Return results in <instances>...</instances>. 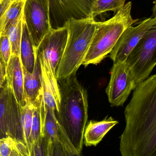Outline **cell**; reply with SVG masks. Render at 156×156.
<instances>
[{
    "instance_id": "6da1fadb",
    "label": "cell",
    "mask_w": 156,
    "mask_h": 156,
    "mask_svg": "<svg viewBox=\"0 0 156 156\" xmlns=\"http://www.w3.org/2000/svg\"><path fill=\"white\" fill-rule=\"evenodd\" d=\"M126 125L121 135L122 156H156V102L133 97L125 110Z\"/></svg>"
},
{
    "instance_id": "7a4b0ae2",
    "label": "cell",
    "mask_w": 156,
    "mask_h": 156,
    "mask_svg": "<svg viewBox=\"0 0 156 156\" xmlns=\"http://www.w3.org/2000/svg\"><path fill=\"white\" fill-rule=\"evenodd\" d=\"M58 82L60 100L56 117L71 144L81 154L88 119L87 92L77 79L76 74Z\"/></svg>"
},
{
    "instance_id": "3957f363",
    "label": "cell",
    "mask_w": 156,
    "mask_h": 156,
    "mask_svg": "<svg viewBox=\"0 0 156 156\" xmlns=\"http://www.w3.org/2000/svg\"><path fill=\"white\" fill-rule=\"evenodd\" d=\"M95 23L96 20L91 16L71 19L66 22L67 37L57 70L58 81L76 75L82 65L95 32Z\"/></svg>"
},
{
    "instance_id": "277c9868",
    "label": "cell",
    "mask_w": 156,
    "mask_h": 156,
    "mask_svg": "<svg viewBox=\"0 0 156 156\" xmlns=\"http://www.w3.org/2000/svg\"><path fill=\"white\" fill-rule=\"evenodd\" d=\"M132 2H128L111 18L96 21L95 32L82 65H98L110 54L124 31L137 22L132 16Z\"/></svg>"
},
{
    "instance_id": "5b68a950",
    "label": "cell",
    "mask_w": 156,
    "mask_h": 156,
    "mask_svg": "<svg viewBox=\"0 0 156 156\" xmlns=\"http://www.w3.org/2000/svg\"><path fill=\"white\" fill-rule=\"evenodd\" d=\"M67 37L66 26L52 28L44 37L35 51L40 61L41 69L45 73L53 89L60 94L56 77L57 70L64 53Z\"/></svg>"
},
{
    "instance_id": "8992f818",
    "label": "cell",
    "mask_w": 156,
    "mask_h": 156,
    "mask_svg": "<svg viewBox=\"0 0 156 156\" xmlns=\"http://www.w3.org/2000/svg\"><path fill=\"white\" fill-rule=\"evenodd\" d=\"M156 25L149 29L125 60L136 85L146 80L156 64Z\"/></svg>"
},
{
    "instance_id": "52a82bcc",
    "label": "cell",
    "mask_w": 156,
    "mask_h": 156,
    "mask_svg": "<svg viewBox=\"0 0 156 156\" xmlns=\"http://www.w3.org/2000/svg\"><path fill=\"white\" fill-rule=\"evenodd\" d=\"M23 20L31 35L35 51L44 37L53 28L49 0H25Z\"/></svg>"
},
{
    "instance_id": "ba28073f",
    "label": "cell",
    "mask_w": 156,
    "mask_h": 156,
    "mask_svg": "<svg viewBox=\"0 0 156 156\" xmlns=\"http://www.w3.org/2000/svg\"><path fill=\"white\" fill-rule=\"evenodd\" d=\"M111 75L106 89L109 102L112 106H123L137 86L125 61L114 63Z\"/></svg>"
},
{
    "instance_id": "9c48e42d",
    "label": "cell",
    "mask_w": 156,
    "mask_h": 156,
    "mask_svg": "<svg viewBox=\"0 0 156 156\" xmlns=\"http://www.w3.org/2000/svg\"><path fill=\"white\" fill-rule=\"evenodd\" d=\"M94 0H49L50 15L54 28L64 26L71 19H81L91 16V9Z\"/></svg>"
},
{
    "instance_id": "30bf717a",
    "label": "cell",
    "mask_w": 156,
    "mask_h": 156,
    "mask_svg": "<svg viewBox=\"0 0 156 156\" xmlns=\"http://www.w3.org/2000/svg\"><path fill=\"white\" fill-rule=\"evenodd\" d=\"M156 25V18L145 19L136 26H130L122 34L110 53L114 63L125 61L128 55L147 32Z\"/></svg>"
},
{
    "instance_id": "8fae6325",
    "label": "cell",
    "mask_w": 156,
    "mask_h": 156,
    "mask_svg": "<svg viewBox=\"0 0 156 156\" xmlns=\"http://www.w3.org/2000/svg\"><path fill=\"white\" fill-rule=\"evenodd\" d=\"M0 120L9 128L14 138L23 141L21 106L6 83L0 94Z\"/></svg>"
},
{
    "instance_id": "7c38bea8",
    "label": "cell",
    "mask_w": 156,
    "mask_h": 156,
    "mask_svg": "<svg viewBox=\"0 0 156 156\" xmlns=\"http://www.w3.org/2000/svg\"><path fill=\"white\" fill-rule=\"evenodd\" d=\"M6 84L11 89L18 104H24L23 68L20 56L12 55L5 69Z\"/></svg>"
},
{
    "instance_id": "4fadbf2b",
    "label": "cell",
    "mask_w": 156,
    "mask_h": 156,
    "mask_svg": "<svg viewBox=\"0 0 156 156\" xmlns=\"http://www.w3.org/2000/svg\"><path fill=\"white\" fill-rule=\"evenodd\" d=\"M24 101L34 103L42 92V72L40 61L35 55L34 66L32 73L23 68Z\"/></svg>"
},
{
    "instance_id": "5bb4252c",
    "label": "cell",
    "mask_w": 156,
    "mask_h": 156,
    "mask_svg": "<svg viewBox=\"0 0 156 156\" xmlns=\"http://www.w3.org/2000/svg\"><path fill=\"white\" fill-rule=\"evenodd\" d=\"M118 123V121L112 117L105 118L101 121L91 120L85 127L83 144L87 147H96L106 134Z\"/></svg>"
},
{
    "instance_id": "9a60e30c",
    "label": "cell",
    "mask_w": 156,
    "mask_h": 156,
    "mask_svg": "<svg viewBox=\"0 0 156 156\" xmlns=\"http://www.w3.org/2000/svg\"><path fill=\"white\" fill-rule=\"evenodd\" d=\"M20 58L23 67L32 73L35 61V48L31 35L24 20L20 44Z\"/></svg>"
},
{
    "instance_id": "2e32d148",
    "label": "cell",
    "mask_w": 156,
    "mask_h": 156,
    "mask_svg": "<svg viewBox=\"0 0 156 156\" xmlns=\"http://www.w3.org/2000/svg\"><path fill=\"white\" fill-rule=\"evenodd\" d=\"M25 1L12 2L0 18V35H6L9 27L23 17Z\"/></svg>"
},
{
    "instance_id": "e0dca14e",
    "label": "cell",
    "mask_w": 156,
    "mask_h": 156,
    "mask_svg": "<svg viewBox=\"0 0 156 156\" xmlns=\"http://www.w3.org/2000/svg\"><path fill=\"white\" fill-rule=\"evenodd\" d=\"M34 109V104L28 102H25L24 104L21 106V125L23 141L30 154L32 151L31 134Z\"/></svg>"
},
{
    "instance_id": "ac0fdd59",
    "label": "cell",
    "mask_w": 156,
    "mask_h": 156,
    "mask_svg": "<svg viewBox=\"0 0 156 156\" xmlns=\"http://www.w3.org/2000/svg\"><path fill=\"white\" fill-rule=\"evenodd\" d=\"M0 156H30L24 143L8 136L0 139Z\"/></svg>"
},
{
    "instance_id": "d6986e66",
    "label": "cell",
    "mask_w": 156,
    "mask_h": 156,
    "mask_svg": "<svg viewBox=\"0 0 156 156\" xmlns=\"http://www.w3.org/2000/svg\"><path fill=\"white\" fill-rule=\"evenodd\" d=\"M127 0H94L91 9V16H96L108 12L116 13L125 5Z\"/></svg>"
},
{
    "instance_id": "ffe728a7",
    "label": "cell",
    "mask_w": 156,
    "mask_h": 156,
    "mask_svg": "<svg viewBox=\"0 0 156 156\" xmlns=\"http://www.w3.org/2000/svg\"><path fill=\"white\" fill-rule=\"evenodd\" d=\"M58 122L55 111L45 105V115L43 128V137L51 142L59 139Z\"/></svg>"
},
{
    "instance_id": "44dd1931",
    "label": "cell",
    "mask_w": 156,
    "mask_h": 156,
    "mask_svg": "<svg viewBox=\"0 0 156 156\" xmlns=\"http://www.w3.org/2000/svg\"><path fill=\"white\" fill-rule=\"evenodd\" d=\"M23 17L9 27L6 35L9 38L12 55L20 57V44L22 37Z\"/></svg>"
},
{
    "instance_id": "7402d4cb",
    "label": "cell",
    "mask_w": 156,
    "mask_h": 156,
    "mask_svg": "<svg viewBox=\"0 0 156 156\" xmlns=\"http://www.w3.org/2000/svg\"><path fill=\"white\" fill-rule=\"evenodd\" d=\"M12 55V49L9 38L6 35H0V56L5 67Z\"/></svg>"
},
{
    "instance_id": "603a6c76",
    "label": "cell",
    "mask_w": 156,
    "mask_h": 156,
    "mask_svg": "<svg viewBox=\"0 0 156 156\" xmlns=\"http://www.w3.org/2000/svg\"><path fill=\"white\" fill-rule=\"evenodd\" d=\"M48 144L45 137H40L34 145L30 156H47Z\"/></svg>"
},
{
    "instance_id": "cb8c5ba5",
    "label": "cell",
    "mask_w": 156,
    "mask_h": 156,
    "mask_svg": "<svg viewBox=\"0 0 156 156\" xmlns=\"http://www.w3.org/2000/svg\"><path fill=\"white\" fill-rule=\"evenodd\" d=\"M59 138L65 147L67 156H82L81 154L79 153L76 151V149L73 147L66 134L63 131L61 126L59 125Z\"/></svg>"
},
{
    "instance_id": "d4e9b609",
    "label": "cell",
    "mask_w": 156,
    "mask_h": 156,
    "mask_svg": "<svg viewBox=\"0 0 156 156\" xmlns=\"http://www.w3.org/2000/svg\"><path fill=\"white\" fill-rule=\"evenodd\" d=\"M51 156H67L65 147L59 138L51 142Z\"/></svg>"
},
{
    "instance_id": "484cf974",
    "label": "cell",
    "mask_w": 156,
    "mask_h": 156,
    "mask_svg": "<svg viewBox=\"0 0 156 156\" xmlns=\"http://www.w3.org/2000/svg\"><path fill=\"white\" fill-rule=\"evenodd\" d=\"M11 2L8 0H0V18L9 7Z\"/></svg>"
},
{
    "instance_id": "4316f807",
    "label": "cell",
    "mask_w": 156,
    "mask_h": 156,
    "mask_svg": "<svg viewBox=\"0 0 156 156\" xmlns=\"http://www.w3.org/2000/svg\"><path fill=\"white\" fill-rule=\"evenodd\" d=\"M5 69L6 67L4 64L0 56V77L6 81L5 79Z\"/></svg>"
},
{
    "instance_id": "83f0119b",
    "label": "cell",
    "mask_w": 156,
    "mask_h": 156,
    "mask_svg": "<svg viewBox=\"0 0 156 156\" xmlns=\"http://www.w3.org/2000/svg\"><path fill=\"white\" fill-rule=\"evenodd\" d=\"M5 82H6V81L5 80L3 79L0 77V88H4L5 85Z\"/></svg>"
},
{
    "instance_id": "f1b7e54d",
    "label": "cell",
    "mask_w": 156,
    "mask_h": 156,
    "mask_svg": "<svg viewBox=\"0 0 156 156\" xmlns=\"http://www.w3.org/2000/svg\"><path fill=\"white\" fill-rule=\"evenodd\" d=\"M8 1L12 2H15V1H25V0H8Z\"/></svg>"
},
{
    "instance_id": "f546056e",
    "label": "cell",
    "mask_w": 156,
    "mask_h": 156,
    "mask_svg": "<svg viewBox=\"0 0 156 156\" xmlns=\"http://www.w3.org/2000/svg\"><path fill=\"white\" fill-rule=\"evenodd\" d=\"M4 88H0V94H1V93L2 92V90H3Z\"/></svg>"
}]
</instances>
